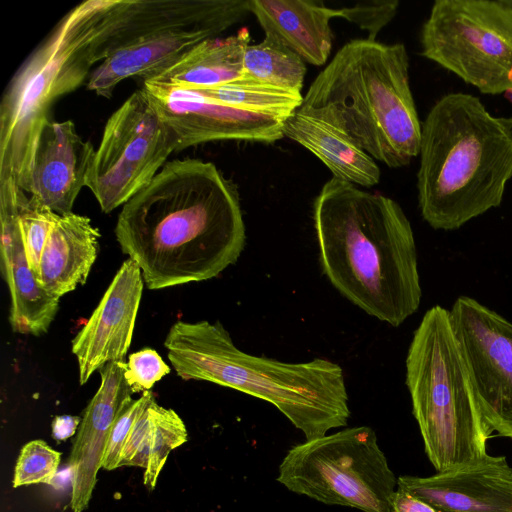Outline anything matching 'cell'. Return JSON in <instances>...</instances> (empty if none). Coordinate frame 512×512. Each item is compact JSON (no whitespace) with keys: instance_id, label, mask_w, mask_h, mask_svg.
Wrapping results in <instances>:
<instances>
[{"instance_id":"obj_5","label":"cell","mask_w":512,"mask_h":512,"mask_svg":"<svg viewBox=\"0 0 512 512\" xmlns=\"http://www.w3.org/2000/svg\"><path fill=\"white\" fill-rule=\"evenodd\" d=\"M303 103L333 105L357 144L390 168L419 155L422 123L402 43L347 42L314 79Z\"/></svg>"},{"instance_id":"obj_19","label":"cell","mask_w":512,"mask_h":512,"mask_svg":"<svg viewBox=\"0 0 512 512\" xmlns=\"http://www.w3.org/2000/svg\"><path fill=\"white\" fill-rule=\"evenodd\" d=\"M283 134L315 155L332 177L363 187L380 180L377 162L351 137L333 105L302 103L285 120Z\"/></svg>"},{"instance_id":"obj_16","label":"cell","mask_w":512,"mask_h":512,"mask_svg":"<svg viewBox=\"0 0 512 512\" xmlns=\"http://www.w3.org/2000/svg\"><path fill=\"white\" fill-rule=\"evenodd\" d=\"M397 487L439 512H512V468L505 456L486 454L429 477L400 476Z\"/></svg>"},{"instance_id":"obj_6","label":"cell","mask_w":512,"mask_h":512,"mask_svg":"<svg viewBox=\"0 0 512 512\" xmlns=\"http://www.w3.org/2000/svg\"><path fill=\"white\" fill-rule=\"evenodd\" d=\"M406 386L425 453L437 472L473 463L492 436L477 398L450 311L428 309L406 357Z\"/></svg>"},{"instance_id":"obj_26","label":"cell","mask_w":512,"mask_h":512,"mask_svg":"<svg viewBox=\"0 0 512 512\" xmlns=\"http://www.w3.org/2000/svg\"><path fill=\"white\" fill-rule=\"evenodd\" d=\"M199 90L225 105L284 119L304 101L300 92L260 83L245 76L221 86Z\"/></svg>"},{"instance_id":"obj_21","label":"cell","mask_w":512,"mask_h":512,"mask_svg":"<svg viewBox=\"0 0 512 512\" xmlns=\"http://www.w3.org/2000/svg\"><path fill=\"white\" fill-rule=\"evenodd\" d=\"M248 7L265 36L273 38L305 63L324 65L331 53L330 21L337 9L315 0H248Z\"/></svg>"},{"instance_id":"obj_12","label":"cell","mask_w":512,"mask_h":512,"mask_svg":"<svg viewBox=\"0 0 512 512\" xmlns=\"http://www.w3.org/2000/svg\"><path fill=\"white\" fill-rule=\"evenodd\" d=\"M163 120L179 139L178 151L217 140L273 143L284 137L286 119L220 103L199 89L144 81Z\"/></svg>"},{"instance_id":"obj_4","label":"cell","mask_w":512,"mask_h":512,"mask_svg":"<svg viewBox=\"0 0 512 512\" xmlns=\"http://www.w3.org/2000/svg\"><path fill=\"white\" fill-rule=\"evenodd\" d=\"M185 381H208L275 406L306 440L344 427L350 418L342 368L327 359L290 363L241 351L219 322L177 321L164 341Z\"/></svg>"},{"instance_id":"obj_22","label":"cell","mask_w":512,"mask_h":512,"mask_svg":"<svg viewBox=\"0 0 512 512\" xmlns=\"http://www.w3.org/2000/svg\"><path fill=\"white\" fill-rule=\"evenodd\" d=\"M100 232L87 216L56 215L39 263L37 281L61 298L86 283L99 251Z\"/></svg>"},{"instance_id":"obj_30","label":"cell","mask_w":512,"mask_h":512,"mask_svg":"<svg viewBox=\"0 0 512 512\" xmlns=\"http://www.w3.org/2000/svg\"><path fill=\"white\" fill-rule=\"evenodd\" d=\"M398 7L397 0L361 1L337 9V18L357 25L368 33V40L376 41L378 33L395 17Z\"/></svg>"},{"instance_id":"obj_13","label":"cell","mask_w":512,"mask_h":512,"mask_svg":"<svg viewBox=\"0 0 512 512\" xmlns=\"http://www.w3.org/2000/svg\"><path fill=\"white\" fill-rule=\"evenodd\" d=\"M249 13L248 0H114L94 59L99 64L123 44L162 29L206 27L220 34Z\"/></svg>"},{"instance_id":"obj_20","label":"cell","mask_w":512,"mask_h":512,"mask_svg":"<svg viewBox=\"0 0 512 512\" xmlns=\"http://www.w3.org/2000/svg\"><path fill=\"white\" fill-rule=\"evenodd\" d=\"M206 27L162 29L133 39L110 53L87 79V89L110 98L115 87L129 77L145 80L199 43L217 37Z\"/></svg>"},{"instance_id":"obj_9","label":"cell","mask_w":512,"mask_h":512,"mask_svg":"<svg viewBox=\"0 0 512 512\" xmlns=\"http://www.w3.org/2000/svg\"><path fill=\"white\" fill-rule=\"evenodd\" d=\"M421 54L482 94L512 89V9L501 0H436Z\"/></svg>"},{"instance_id":"obj_15","label":"cell","mask_w":512,"mask_h":512,"mask_svg":"<svg viewBox=\"0 0 512 512\" xmlns=\"http://www.w3.org/2000/svg\"><path fill=\"white\" fill-rule=\"evenodd\" d=\"M95 151L71 120L47 118L39 128L22 190L58 215L72 213L79 192L86 186Z\"/></svg>"},{"instance_id":"obj_17","label":"cell","mask_w":512,"mask_h":512,"mask_svg":"<svg viewBox=\"0 0 512 512\" xmlns=\"http://www.w3.org/2000/svg\"><path fill=\"white\" fill-rule=\"evenodd\" d=\"M126 369L125 360L109 362L99 369L101 383L84 411L68 463L72 512H83L89 506L112 425L133 399L124 376Z\"/></svg>"},{"instance_id":"obj_32","label":"cell","mask_w":512,"mask_h":512,"mask_svg":"<svg viewBox=\"0 0 512 512\" xmlns=\"http://www.w3.org/2000/svg\"><path fill=\"white\" fill-rule=\"evenodd\" d=\"M392 512H439L426 501L398 488L392 499Z\"/></svg>"},{"instance_id":"obj_31","label":"cell","mask_w":512,"mask_h":512,"mask_svg":"<svg viewBox=\"0 0 512 512\" xmlns=\"http://www.w3.org/2000/svg\"><path fill=\"white\" fill-rule=\"evenodd\" d=\"M170 373V367L151 348H144L129 355L125 379L132 393L150 391L154 384Z\"/></svg>"},{"instance_id":"obj_28","label":"cell","mask_w":512,"mask_h":512,"mask_svg":"<svg viewBox=\"0 0 512 512\" xmlns=\"http://www.w3.org/2000/svg\"><path fill=\"white\" fill-rule=\"evenodd\" d=\"M61 453L43 440L26 443L18 456L14 469L13 486L50 483L56 475Z\"/></svg>"},{"instance_id":"obj_7","label":"cell","mask_w":512,"mask_h":512,"mask_svg":"<svg viewBox=\"0 0 512 512\" xmlns=\"http://www.w3.org/2000/svg\"><path fill=\"white\" fill-rule=\"evenodd\" d=\"M113 2L89 0L70 10L8 84L0 106V181L23 189L39 128L53 102L88 79Z\"/></svg>"},{"instance_id":"obj_14","label":"cell","mask_w":512,"mask_h":512,"mask_svg":"<svg viewBox=\"0 0 512 512\" xmlns=\"http://www.w3.org/2000/svg\"><path fill=\"white\" fill-rule=\"evenodd\" d=\"M144 281L138 264L125 260L90 318L72 340L79 384L113 361H124L131 345Z\"/></svg>"},{"instance_id":"obj_18","label":"cell","mask_w":512,"mask_h":512,"mask_svg":"<svg viewBox=\"0 0 512 512\" xmlns=\"http://www.w3.org/2000/svg\"><path fill=\"white\" fill-rule=\"evenodd\" d=\"M16 183L0 182V268L10 292L9 322L13 332L40 336L48 332L59 298L46 293L26 257L15 199Z\"/></svg>"},{"instance_id":"obj_8","label":"cell","mask_w":512,"mask_h":512,"mask_svg":"<svg viewBox=\"0 0 512 512\" xmlns=\"http://www.w3.org/2000/svg\"><path fill=\"white\" fill-rule=\"evenodd\" d=\"M397 479L368 426L345 428L291 447L276 478L293 493L362 512H392Z\"/></svg>"},{"instance_id":"obj_33","label":"cell","mask_w":512,"mask_h":512,"mask_svg":"<svg viewBox=\"0 0 512 512\" xmlns=\"http://www.w3.org/2000/svg\"><path fill=\"white\" fill-rule=\"evenodd\" d=\"M79 416L59 415L52 421V437L63 441L73 436L81 423Z\"/></svg>"},{"instance_id":"obj_23","label":"cell","mask_w":512,"mask_h":512,"mask_svg":"<svg viewBox=\"0 0 512 512\" xmlns=\"http://www.w3.org/2000/svg\"><path fill=\"white\" fill-rule=\"evenodd\" d=\"M250 34L242 28L236 35L207 39L152 73L144 81L191 89H207L244 76V54Z\"/></svg>"},{"instance_id":"obj_29","label":"cell","mask_w":512,"mask_h":512,"mask_svg":"<svg viewBox=\"0 0 512 512\" xmlns=\"http://www.w3.org/2000/svg\"><path fill=\"white\" fill-rule=\"evenodd\" d=\"M152 397L153 392L146 391L139 398L131 399L125 404L110 430L101 461L103 469L109 471L120 467L121 454L132 426Z\"/></svg>"},{"instance_id":"obj_35","label":"cell","mask_w":512,"mask_h":512,"mask_svg":"<svg viewBox=\"0 0 512 512\" xmlns=\"http://www.w3.org/2000/svg\"><path fill=\"white\" fill-rule=\"evenodd\" d=\"M501 2L512 9V0H501Z\"/></svg>"},{"instance_id":"obj_10","label":"cell","mask_w":512,"mask_h":512,"mask_svg":"<svg viewBox=\"0 0 512 512\" xmlns=\"http://www.w3.org/2000/svg\"><path fill=\"white\" fill-rule=\"evenodd\" d=\"M178 147V136L141 88L107 120L86 187L109 213L145 188Z\"/></svg>"},{"instance_id":"obj_27","label":"cell","mask_w":512,"mask_h":512,"mask_svg":"<svg viewBox=\"0 0 512 512\" xmlns=\"http://www.w3.org/2000/svg\"><path fill=\"white\" fill-rule=\"evenodd\" d=\"M14 193L26 257L37 279L42 251L57 214L35 202L17 185Z\"/></svg>"},{"instance_id":"obj_25","label":"cell","mask_w":512,"mask_h":512,"mask_svg":"<svg viewBox=\"0 0 512 512\" xmlns=\"http://www.w3.org/2000/svg\"><path fill=\"white\" fill-rule=\"evenodd\" d=\"M306 63L279 41L266 37L248 45L244 54V76L260 83L300 92Z\"/></svg>"},{"instance_id":"obj_2","label":"cell","mask_w":512,"mask_h":512,"mask_svg":"<svg viewBox=\"0 0 512 512\" xmlns=\"http://www.w3.org/2000/svg\"><path fill=\"white\" fill-rule=\"evenodd\" d=\"M323 273L351 303L393 327L419 308L413 229L392 198L332 177L313 205Z\"/></svg>"},{"instance_id":"obj_3","label":"cell","mask_w":512,"mask_h":512,"mask_svg":"<svg viewBox=\"0 0 512 512\" xmlns=\"http://www.w3.org/2000/svg\"><path fill=\"white\" fill-rule=\"evenodd\" d=\"M418 156L423 219L458 229L502 203L512 179V117L492 115L474 95L448 93L422 123Z\"/></svg>"},{"instance_id":"obj_1","label":"cell","mask_w":512,"mask_h":512,"mask_svg":"<svg viewBox=\"0 0 512 512\" xmlns=\"http://www.w3.org/2000/svg\"><path fill=\"white\" fill-rule=\"evenodd\" d=\"M116 240L148 289L217 277L237 262L246 229L235 184L212 162H167L118 215Z\"/></svg>"},{"instance_id":"obj_34","label":"cell","mask_w":512,"mask_h":512,"mask_svg":"<svg viewBox=\"0 0 512 512\" xmlns=\"http://www.w3.org/2000/svg\"><path fill=\"white\" fill-rule=\"evenodd\" d=\"M503 96L511 103L512 105V89L507 90L503 93Z\"/></svg>"},{"instance_id":"obj_24","label":"cell","mask_w":512,"mask_h":512,"mask_svg":"<svg viewBox=\"0 0 512 512\" xmlns=\"http://www.w3.org/2000/svg\"><path fill=\"white\" fill-rule=\"evenodd\" d=\"M181 417L152 397L136 418L121 454V466L144 469L143 483L153 490L172 450L187 441Z\"/></svg>"},{"instance_id":"obj_11","label":"cell","mask_w":512,"mask_h":512,"mask_svg":"<svg viewBox=\"0 0 512 512\" xmlns=\"http://www.w3.org/2000/svg\"><path fill=\"white\" fill-rule=\"evenodd\" d=\"M449 311L483 415L512 439V323L468 296Z\"/></svg>"}]
</instances>
